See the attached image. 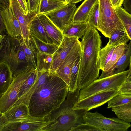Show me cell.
<instances>
[{"mask_svg": "<svg viewBox=\"0 0 131 131\" xmlns=\"http://www.w3.org/2000/svg\"><path fill=\"white\" fill-rule=\"evenodd\" d=\"M0 3L6 7L9 6V0H0Z\"/></svg>", "mask_w": 131, "mask_h": 131, "instance_id": "7bdbcfd3", "label": "cell"}, {"mask_svg": "<svg viewBox=\"0 0 131 131\" xmlns=\"http://www.w3.org/2000/svg\"><path fill=\"white\" fill-rule=\"evenodd\" d=\"M118 17L122 23L124 28L131 39V15L121 6L114 8Z\"/></svg>", "mask_w": 131, "mask_h": 131, "instance_id": "f1b7e54d", "label": "cell"}, {"mask_svg": "<svg viewBox=\"0 0 131 131\" xmlns=\"http://www.w3.org/2000/svg\"><path fill=\"white\" fill-rule=\"evenodd\" d=\"M123 0H110L112 7L114 8L121 7Z\"/></svg>", "mask_w": 131, "mask_h": 131, "instance_id": "b9f144b4", "label": "cell"}, {"mask_svg": "<svg viewBox=\"0 0 131 131\" xmlns=\"http://www.w3.org/2000/svg\"><path fill=\"white\" fill-rule=\"evenodd\" d=\"M119 94H131V71L125 81L118 89Z\"/></svg>", "mask_w": 131, "mask_h": 131, "instance_id": "d590c367", "label": "cell"}, {"mask_svg": "<svg viewBox=\"0 0 131 131\" xmlns=\"http://www.w3.org/2000/svg\"><path fill=\"white\" fill-rule=\"evenodd\" d=\"M107 108H112L131 102V94H118L107 102Z\"/></svg>", "mask_w": 131, "mask_h": 131, "instance_id": "836d02e7", "label": "cell"}, {"mask_svg": "<svg viewBox=\"0 0 131 131\" xmlns=\"http://www.w3.org/2000/svg\"><path fill=\"white\" fill-rule=\"evenodd\" d=\"M6 7L4 5L0 3V8H1L3 9L5 8Z\"/></svg>", "mask_w": 131, "mask_h": 131, "instance_id": "c3c4849f", "label": "cell"}, {"mask_svg": "<svg viewBox=\"0 0 131 131\" xmlns=\"http://www.w3.org/2000/svg\"><path fill=\"white\" fill-rule=\"evenodd\" d=\"M9 6L20 24L21 31V38L25 39L30 34L29 24L37 15V13L29 12L27 15H24L17 0H9Z\"/></svg>", "mask_w": 131, "mask_h": 131, "instance_id": "4fadbf2b", "label": "cell"}, {"mask_svg": "<svg viewBox=\"0 0 131 131\" xmlns=\"http://www.w3.org/2000/svg\"></svg>", "mask_w": 131, "mask_h": 131, "instance_id": "f907efd6", "label": "cell"}, {"mask_svg": "<svg viewBox=\"0 0 131 131\" xmlns=\"http://www.w3.org/2000/svg\"><path fill=\"white\" fill-rule=\"evenodd\" d=\"M116 46L107 45L101 48L99 52L100 69L103 71L110 61Z\"/></svg>", "mask_w": 131, "mask_h": 131, "instance_id": "4dcf8cb0", "label": "cell"}, {"mask_svg": "<svg viewBox=\"0 0 131 131\" xmlns=\"http://www.w3.org/2000/svg\"><path fill=\"white\" fill-rule=\"evenodd\" d=\"M10 67L4 60H0V97L7 90L13 81Z\"/></svg>", "mask_w": 131, "mask_h": 131, "instance_id": "d6986e66", "label": "cell"}, {"mask_svg": "<svg viewBox=\"0 0 131 131\" xmlns=\"http://www.w3.org/2000/svg\"><path fill=\"white\" fill-rule=\"evenodd\" d=\"M82 52L81 43L79 41L60 65L52 73L62 79L68 87L70 83L71 69L78 57L81 55Z\"/></svg>", "mask_w": 131, "mask_h": 131, "instance_id": "8fae6325", "label": "cell"}, {"mask_svg": "<svg viewBox=\"0 0 131 131\" xmlns=\"http://www.w3.org/2000/svg\"><path fill=\"white\" fill-rule=\"evenodd\" d=\"M79 41L77 37L64 36L57 49L53 54L52 64L50 71L51 73L60 65Z\"/></svg>", "mask_w": 131, "mask_h": 131, "instance_id": "7c38bea8", "label": "cell"}, {"mask_svg": "<svg viewBox=\"0 0 131 131\" xmlns=\"http://www.w3.org/2000/svg\"><path fill=\"white\" fill-rule=\"evenodd\" d=\"M54 1H56L60 2H62L66 3H69L67 0H52Z\"/></svg>", "mask_w": 131, "mask_h": 131, "instance_id": "7dc6e473", "label": "cell"}, {"mask_svg": "<svg viewBox=\"0 0 131 131\" xmlns=\"http://www.w3.org/2000/svg\"><path fill=\"white\" fill-rule=\"evenodd\" d=\"M98 2L99 16L97 29L109 38L116 31L125 29L110 0H98Z\"/></svg>", "mask_w": 131, "mask_h": 131, "instance_id": "8992f818", "label": "cell"}, {"mask_svg": "<svg viewBox=\"0 0 131 131\" xmlns=\"http://www.w3.org/2000/svg\"><path fill=\"white\" fill-rule=\"evenodd\" d=\"M81 56V55L78 57L70 70V81L68 88L69 91L71 92H74L77 89L78 72Z\"/></svg>", "mask_w": 131, "mask_h": 131, "instance_id": "1f68e13d", "label": "cell"}, {"mask_svg": "<svg viewBox=\"0 0 131 131\" xmlns=\"http://www.w3.org/2000/svg\"><path fill=\"white\" fill-rule=\"evenodd\" d=\"M38 16L46 32L53 40V43L59 46L64 36L51 21L49 17L44 14H38Z\"/></svg>", "mask_w": 131, "mask_h": 131, "instance_id": "e0dca14e", "label": "cell"}, {"mask_svg": "<svg viewBox=\"0 0 131 131\" xmlns=\"http://www.w3.org/2000/svg\"><path fill=\"white\" fill-rule=\"evenodd\" d=\"M2 15L8 34L12 38H21L20 24L9 6L3 9Z\"/></svg>", "mask_w": 131, "mask_h": 131, "instance_id": "2e32d148", "label": "cell"}, {"mask_svg": "<svg viewBox=\"0 0 131 131\" xmlns=\"http://www.w3.org/2000/svg\"><path fill=\"white\" fill-rule=\"evenodd\" d=\"M74 4L69 3L66 5L44 14L61 32L72 21L76 9Z\"/></svg>", "mask_w": 131, "mask_h": 131, "instance_id": "30bf717a", "label": "cell"}, {"mask_svg": "<svg viewBox=\"0 0 131 131\" xmlns=\"http://www.w3.org/2000/svg\"><path fill=\"white\" fill-rule=\"evenodd\" d=\"M109 38V41L107 44L115 46L121 44L126 45L131 40L125 29L116 31Z\"/></svg>", "mask_w": 131, "mask_h": 131, "instance_id": "4316f807", "label": "cell"}, {"mask_svg": "<svg viewBox=\"0 0 131 131\" xmlns=\"http://www.w3.org/2000/svg\"><path fill=\"white\" fill-rule=\"evenodd\" d=\"M19 3L23 14L25 15L28 14L29 12L27 1L26 0H17Z\"/></svg>", "mask_w": 131, "mask_h": 131, "instance_id": "f35d334b", "label": "cell"}, {"mask_svg": "<svg viewBox=\"0 0 131 131\" xmlns=\"http://www.w3.org/2000/svg\"><path fill=\"white\" fill-rule=\"evenodd\" d=\"M82 117L85 123L94 126L103 131H127L131 126L129 123L118 118L106 117L97 112H86Z\"/></svg>", "mask_w": 131, "mask_h": 131, "instance_id": "52a82bcc", "label": "cell"}, {"mask_svg": "<svg viewBox=\"0 0 131 131\" xmlns=\"http://www.w3.org/2000/svg\"><path fill=\"white\" fill-rule=\"evenodd\" d=\"M127 45V44H121L116 47L110 61L105 67L104 71H102L108 70L116 63L124 52Z\"/></svg>", "mask_w": 131, "mask_h": 131, "instance_id": "d6a6232c", "label": "cell"}, {"mask_svg": "<svg viewBox=\"0 0 131 131\" xmlns=\"http://www.w3.org/2000/svg\"><path fill=\"white\" fill-rule=\"evenodd\" d=\"M3 9L0 8V35L6 29L5 25L3 20L2 15V11Z\"/></svg>", "mask_w": 131, "mask_h": 131, "instance_id": "60d3db41", "label": "cell"}, {"mask_svg": "<svg viewBox=\"0 0 131 131\" xmlns=\"http://www.w3.org/2000/svg\"><path fill=\"white\" fill-rule=\"evenodd\" d=\"M19 82L13 77L12 81L6 91L0 97V112L3 113L15 105L19 99Z\"/></svg>", "mask_w": 131, "mask_h": 131, "instance_id": "5bb4252c", "label": "cell"}, {"mask_svg": "<svg viewBox=\"0 0 131 131\" xmlns=\"http://www.w3.org/2000/svg\"><path fill=\"white\" fill-rule=\"evenodd\" d=\"M51 73L50 71L48 70L38 71L37 77L36 80L27 94L24 103L28 106L29 99L32 94L45 82Z\"/></svg>", "mask_w": 131, "mask_h": 131, "instance_id": "cb8c5ba5", "label": "cell"}, {"mask_svg": "<svg viewBox=\"0 0 131 131\" xmlns=\"http://www.w3.org/2000/svg\"><path fill=\"white\" fill-rule=\"evenodd\" d=\"M96 29L90 25L80 42L82 52L77 80V89L80 90L87 86L99 77V54L102 41Z\"/></svg>", "mask_w": 131, "mask_h": 131, "instance_id": "7a4b0ae2", "label": "cell"}, {"mask_svg": "<svg viewBox=\"0 0 131 131\" xmlns=\"http://www.w3.org/2000/svg\"><path fill=\"white\" fill-rule=\"evenodd\" d=\"M119 94L118 89L98 93L79 101L73 106L74 110H82L86 112L99 107L115 95Z\"/></svg>", "mask_w": 131, "mask_h": 131, "instance_id": "ba28073f", "label": "cell"}, {"mask_svg": "<svg viewBox=\"0 0 131 131\" xmlns=\"http://www.w3.org/2000/svg\"><path fill=\"white\" fill-rule=\"evenodd\" d=\"M69 3L74 4L77 3L83 0H67Z\"/></svg>", "mask_w": 131, "mask_h": 131, "instance_id": "f6af8a7d", "label": "cell"}, {"mask_svg": "<svg viewBox=\"0 0 131 131\" xmlns=\"http://www.w3.org/2000/svg\"><path fill=\"white\" fill-rule=\"evenodd\" d=\"M42 120V118L30 115L6 123L0 127V131H41L44 126Z\"/></svg>", "mask_w": 131, "mask_h": 131, "instance_id": "9c48e42d", "label": "cell"}, {"mask_svg": "<svg viewBox=\"0 0 131 131\" xmlns=\"http://www.w3.org/2000/svg\"><path fill=\"white\" fill-rule=\"evenodd\" d=\"M68 3L52 0H41L37 13L39 14L49 12L64 6Z\"/></svg>", "mask_w": 131, "mask_h": 131, "instance_id": "f546056e", "label": "cell"}, {"mask_svg": "<svg viewBox=\"0 0 131 131\" xmlns=\"http://www.w3.org/2000/svg\"><path fill=\"white\" fill-rule=\"evenodd\" d=\"M3 113L0 112V127L3 126L5 125L6 124V123L3 121L2 118V116Z\"/></svg>", "mask_w": 131, "mask_h": 131, "instance_id": "ee69618b", "label": "cell"}, {"mask_svg": "<svg viewBox=\"0 0 131 131\" xmlns=\"http://www.w3.org/2000/svg\"><path fill=\"white\" fill-rule=\"evenodd\" d=\"M30 35L37 52H42L53 54L58 47L59 46L54 43H48L41 41L31 33H30Z\"/></svg>", "mask_w": 131, "mask_h": 131, "instance_id": "d4e9b609", "label": "cell"}, {"mask_svg": "<svg viewBox=\"0 0 131 131\" xmlns=\"http://www.w3.org/2000/svg\"><path fill=\"white\" fill-rule=\"evenodd\" d=\"M5 60L9 65L12 75L22 66H25L24 64L28 63L23 39L12 38L8 34L6 35L0 46V60Z\"/></svg>", "mask_w": 131, "mask_h": 131, "instance_id": "277c9868", "label": "cell"}, {"mask_svg": "<svg viewBox=\"0 0 131 131\" xmlns=\"http://www.w3.org/2000/svg\"><path fill=\"white\" fill-rule=\"evenodd\" d=\"M90 26L87 22L76 23L71 21L62 31L64 36L77 37L81 38Z\"/></svg>", "mask_w": 131, "mask_h": 131, "instance_id": "7402d4cb", "label": "cell"}, {"mask_svg": "<svg viewBox=\"0 0 131 131\" xmlns=\"http://www.w3.org/2000/svg\"><path fill=\"white\" fill-rule=\"evenodd\" d=\"M131 41L127 44L125 50L116 63L109 70L102 71L101 75L98 79H101L117 74L125 71L131 64Z\"/></svg>", "mask_w": 131, "mask_h": 131, "instance_id": "9a60e30c", "label": "cell"}, {"mask_svg": "<svg viewBox=\"0 0 131 131\" xmlns=\"http://www.w3.org/2000/svg\"><path fill=\"white\" fill-rule=\"evenodd\" d=\"M98 0H85L76 8L72 21L76 23L87 22L90 10Z\"/></svg>", "mask_w": 131, "mask_h": 131, "instance_id": "44dd1931", "label": "cell"}, {"mask_svg": "<svg viewBox=\"0 0 131 131\" xmlns=\"http://www.w3.org/2000/svg\"><path fill=\"white\" fill-rule=\"evenodd\" d=\"M118 118L130 123L131 122V102L112 108Z\"/></svg>", "mask_w": 131, "mask_h": 131, "instance_id": "83f0119b", "label": "cell"}, {"mask_svg": "<svg viewBox=\"0 0 131 131\" xmlns=\"http://www.w3.org/2000/svg\"><path fill=\"white\" fill-rule=\"evenodd\" d=\"M23 42L28 64L36 68L37 52L30 34L25 39H23Z\"/></svg>", "mask_w": 131, "mask_h": 131, "instance_id": "603a6c76", "label": "cell"}, {"mask_svg": "<svg viewBox=\"0 0 131 131\" xmlns=\"http://www.w3.org/2000/svg\"><path fill=\"white\" fill-rule=\"evenodd\" d=\"M131 64L129 69L121 73L94 81L80 90L78 101L100 92L117 90L125 81L131 71Z\"/></svg>", "mask_w": 131, "mask_h": 131, "instance_id": "5b68a950", "label": "cell"}, {"mask_svg": "<svg viewBox=\"0 0 131 131\" xmlns=\"http://www.w3.org/2000/svg\"><path fill=\"white\" fill-rule=\"evenodd\" d=\"M124 9L131 14V0H123V3Z\"/></svg>", "mask_w": 131, "mask_h": 131, "instance_id": "ab89813d", "label": "cell"}, {"mask_svg": "<svg viewBox=\"0 0 131 131\" xmlns=\"http://www.w3.org/2000/svg\"><path fill=\"white\" fill-rule=\"evenodd\" d=\"M73 107L68 103H62L49 115V124L43 131H70L82 123L79 110H73Z\"/></svg>", "mask_w": 131, "mask_h": 131, "instance_id": "3957f363", "label": "cell"}, {"mask_svg": "<svg viewBox=\"0 0 131 131\" xmlns=\"http://www.w3.org/2000/svg\"><path fill=\"white\" fill-rule=\"evenodd\" d=\"M29 33L41 41L48 43H53V41L46 32L37 15L30 23L29 26Z\"/></svg>", "mask_w": 131, "mask_h": 131, "instance_id": "ffe728a7", "label": "cell"}, {"mask_svg": "<svg viewBox=\"0 0 131 131\" xmlns=\"http://www.w3.org/2000/svg\"><path fill=\"white\" fill-rule=\"evenodd\" d=\"M99 16L98 1L93 6L89 14L87 22L91 26L97 29Z\"/></svg>", "mask_w": 131, "mask_h": 131, "instance_id": "e575fe53", "label": "cell"}, {"mask_svg": "<svg viewBox=\"0 0 131 131\" xmlns=\"http://www.w3.org/2000/svg\"><path fill=\"white\" fill-rule=\"evenodd\" d=\"M26 1H27V0H26Z\"/></svg>", "mask_w": 131, "mask_h": 131, "instance_id": "681fc988", "label": "cell"}, {"mask_svg": "<svg viewBox=\"0 0 131 131\" xmlns=\"http://www.w3.org/2000/svg\"><path fill=\"white\" fill-rule=\"evenodd\" d=\"M68 90L65 82L52 73L30 96L28 105L30 115L38 118L49 115L60 107L65 99Z\"/></svg>", "mask_w": 131, "mask_h": 131, "instance_id": "6da1fadb", "label": "cell"}, {"mask_svg": "<svg viewBox=\"0 0 131 131\" xmlns=\"http://www.w3.org/2000/svg\"><path fill=\"white\" fill-rule=\"evenodd\" d=\"M6 35L1 34L0 35V46Z\"/></svg>", "mask_w": 131, "mask_h": 131, "instance_id": "bcb514c9", "label": "cell"}, {"mask_svg": "<svg viewBox=\"0 0 131 131\" xmlns=\"http://www.w3.org/2000/svg\"><path fill=\"white\" fill-rule=\"evenodd\" d=\"M41 0H27L29 12L37 13Z\"/></svg>", "mask_w": 131, "mask_h": 131, "instance_id": "74e56055", "label": "cell"}, {"mask_svg": "<svg viewBox=\"0 0 131 131\" xmlns=\"http://www.w3.org/2000/svg\"><path fill=\"white\" fill-rule=\"evenodd\" d=\"M30 115L28 106L24 103L15 104L3 113L2 120L6 123Z\"/></svg>", "mask_w": 131, "mask_h": 131, "instance_id": "ac0fdd59", "label": "cell"}, {"mask_svg": "<svg viewBox=\"0 0 131 131\" xmlns=\"http://www.w3.org/2000/svg\"><path fill=\"white\" fill-rule=\"evenodd\" d=\"M103 131L94 126L86 123H82L72 128L70 131Z\"/></svg>", "mask_w": 131, "mask_h": 131, "instance_id": "8d00e7d4", "label": "cell"}, {"mask_svg": "<svg viewBox=\"0 0 131 131\" xmlns=\"http://www.w3.org/2000/svg\"><path fill=\"white\" fill-rule=\"evenodd\" d=\"M53 54L38 52L37 55L36 68L38 71L43 70L50 71L52 62Z\"/></svg>", "mask_w": 131, "mask_h": 131, "instance_id": "484cf974", "label": "cell"}]
</instances>
